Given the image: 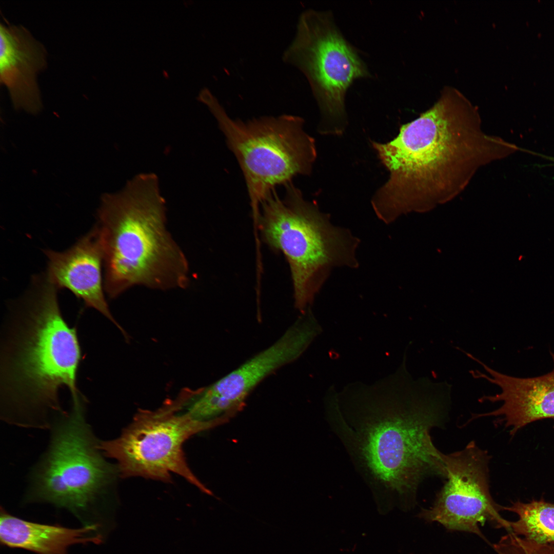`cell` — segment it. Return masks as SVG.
Masks as SVG:
<instances>
[{
    "label": "cell",
    "mask_w": 554,
    "mask_h": 554,
    "mask_svg": "<svg viewBox=\"0 0 554 554\" xmlns=\"http://www.w3.org/2000/svg\"><path fill=\"white\" fill-rule=\"evenodd\" d=\"M52 426L49 447L32 470L25 500L66 508L84 520L94 515L112 468L86 422L85 407L71 408Z\"/></svg>",
    "instance_id": "52a82bcc"
},
{
    "label": "cell",
    "mask_w": 554,
    "mask_h": 554,
    "mask_svg": "<svg viewBox=\"0 0 554 554\" xmlns=\"http://www.w3.org/2000/svg\"><path fill=\"white\" fill-rule=\"evenodd\" d=\"M46 50L22 25L1 24L0 82L13 107L36 114L42 102L37 74L47 66Z\"/></svg>",
    "instance_id": "5bb4252c"
},
{
    "label": "cell",
    "mask_w": 554,
    "mask_h": 554,
    "mask_svg": "<svg viewBox=\"0 0 554 554\" xmlns=\"http://www.w3.org/2000/svg\"><path fill=\"white\" fill-rule=\"evenodd\" d=\"M198 98L214 116L238 161L255 224L261 204L276 186L311 172L316 156L314 141L304 130V120L298 116L234 120L208 89L202 90Z\"/></svg>",
    "instance_id": "8992f818"
},
{
    "label": "cell",
    "mask_w": 554,
    "mask_h": 554,
    "mask_svg": "<svg viewBox=\"0 0 554 554\" xmlns=\"http://www.w3.org/2000/svg\"><path fill=\"white\" fill-rule=\"evenodd\" d=\"M97 215L104 287L110 298L135 286L159 290L188 286L189 263L167 228L156 174H138L120 191L104 194Z\"/></svg>",
    "instance_id": "277c9868"
},
{
    "label": "cell",
    "mask_w": 554,
    "mask_h": 554,
    "mask_svg": "<svg viewBox=\"0 0 554 554\" xmlns=\"http://www.w3.org/2000/svg\"><path fill=\"white\" fill-rule=\"evenodd\" d=\"M285 187L283 198L274 191L262 202L255 227L264 243L286 257L294 305L303 314L311 308L332 269L358 266L359 241L349 230L333 226L291 183Z\"/></svg>",
    "instance_id": "5b68a950"
},
{
    "label": "cell",
    "mask_w": 554,
    "mask_h": 554,
    "mask_svg": "<svg viewBox=\"0 0 554 554\" xmlns=\"http://www.w3.org/2000/svg\"><path fill=\"white\" fill-rule=\"evenodd\" d=\"M98 524L71 528L58 525L32 522L8 513L2 507L0 541L3 546L27 550L37 554H68L75 544H99Z\"/></svg>",
    "instance_id": "9a60e30c"
},
{
    "label": "cell",
    "mask_w": 554,
    "mask_h": 554,
    "mask_svg": "<svg viewBox=\"0 0 554 554\" xmlns=\"http://www.w3.org/2000/svg\"><path fill=\"white\" fill-rule=\"evenodd\" d=\"M516 513L518 519L510 521L511 532L544 544H554V504L544 501L514 502L503 507Z\"/></svg>",
    "instance_id": "2e32d148"
},
{
    "label": "cell",
    "mask_w": 554,
    "mask_h": 554,
    "mask_svg": "<svg viewBox=\"0 0 554 554\" xmlns=\"http://www.w3.org/2000/svg\"><path fill=\"white\" fill-rule=\"evenodd\" d=\"M182 408L177 398L156 410H140L120 437L99 442L98 448L105 456L116 461L123 477L169 482L173 473L211 494L188 466L183 446L193 435L224 422L199 421L187 412L178 413Z\"/></svg>",
    "instance_id": "ba28073f"
},
{
    "label": "cell",
    "mask_w": 554,
    "mask_h": 554,
    "mask_svg": "<svg viewBox=\"0 0 554 554\" xmlns=\"http://www.w3.org/2000/svg\"><path fill=\"white\" fill-rule=\"evenodd\" d=\"M497 554H554V544L536 542L512 532L493 546Z\"/></svg>",
    "instance_id": "e0dca14e"
},
{
    "label": "cell",
    "mask_w": 554,
    "mask_h": 554,
    "mask_svg": "<svg viewBox=\"0 0 554 554\" xmlns=\"http://www.w3.org/2000/svg\"><path fill=\"white\" fill-rule=\"evenodd\" d=\"M282 58L306 76L325 121L339 125L344 121L348 89L355 80L369 76L328 12L304 11Z\"/></svg>",
    "instance_id": "9c48e42d"
},
{
    "label": "cell",
    "mask_w": 554,
    "mask_h": 554,
    "mask_svg": "<svg viewBox=\"0 0 554 554\" xmlns=\"http://www.w3.org/2000/svg\"><path fill=\"white\" fill-rule=\"evenodd\" d=\"M322 332L312 311L302 314L272 345L213 384L194 391L187 411L201 421L227 420L243 407L262 381L298 359Z\"/></svg>",
    "instance_id": "30bf717a"
},
{
    "label": "cell",
    "mask_w": 554,
    "mask_h": 554,
    "mask_svg": "<svg viewBox=\"0 0 554 554\" xmlns=\"http://www.w3.org/2000/svg\"><path fill=\"white\" fill-rule=\"evenodd\" d=\"M372 145L390 173L371 201L386 224L404 211L454 197L481 168L518 150L485 132L477 107L451 86L444 87L430 108L402 125L393 140Z\"/></svg>",
    "instance_id": "7a4b0ae2"
},
{
    "label": "cell",
    "mask_w": 554,
    "mask_h": 554,
    "mask_svg": "<svg viewBox=\"0 0 554 554\" xmlns=\"http://www.w3.org/2000/svg\"><path fill=\"white\" fill-rule=\"evenodd\" d=\"M35 281L3 324L1 415L18 426L46 428L68 412L61 405L62 391L69 394L71 405L87 400L77 384L82 361L77 329L62 315L57 288L46 276Z\"/></svg>",
    "instance_id": "3957f363"
},
{
    "label": "cell",
    "mask_w": 554,
    "mask_h": 554,
    "mask_svg": "<svg viewBox=\"0 0 554 554\" xmlns=\"http://www.w3.org/2000/svg\"><path fill=\"white\" fill-rule=\"evenodd\" d=\"M46 276L57 289L66 288L95 309L128 336L112 315L105 298L102 277L103 250L96 226L69 249L62 252L46 250Z\"/></svg>",
    "instance_id": "4fadbf2b"
},
{
    "label": "cell",
    "mask_w": 554,
    "mask_h": 554,
    "mask_svg": "<svg viewBox=\"0 0 554 554\" xmlns=\"http://www.w3.org/2000/svg\"><path fill=\"white\" fill-rule=\"evenodd\" d=\"M553 366L551 371L538 377L520 378L502 373L487 366L471 355L470 359L480 364L489 374L478 370L470 373L476 379H483L500 387L501 392L484 395L479 402H501L500 407L493 411L472 415V419L482 417H498L511 434L527 424L541 419L554 418V353L551 352Z\"/></svg>",
    "instance_id": "7c38bea8"
},
{
    "label": "cell",
    "mask_w": 554,
    "mask_h": 554,
    "mask_svg": "<svg viewBox=\"0 0 554 554\" xmlns=\"http://www.w3.org/2000/svg\"><path fill=\"white\" fill-rule=\"evenodd\" d=\"M489 456L473 442L463 449L445 454L447 481L434 504L423 517L451 530L475 533L484 538L479 525L489 522L511 532L510 521L500 514L503 507L492 499L488 479Z\"/></svg>",
    "instance_id": "8fae6325"
},
{
    "label": "cell",
    "mask_w": 554,
    "mask_h": 554,
    "mask_svg": "<svg viewBox=\"0 0 554 554\" xmlns=\"http://www.w3.org/2000/svg\"><path fill=\"white\" fill-rule=\"evenodd\" d=\"M406 353L398 369L368 385L349 384L325 405L326 418L374 493L408 498L428 476L446 478L445 454L430 431L446 419L451 385L413 380Z\"/></svg>",
    "instance_id": "6da1fadb"
}]
</instances>
